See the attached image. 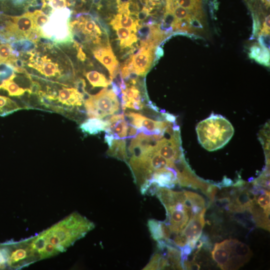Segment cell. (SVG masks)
Here are the masks:
<instances>
[{"label": "cell", "instance_id": "obj_1", "mask_svg": "<svg viewBox=\"0 0 270 270\" xmlns=\"http://www.w3.org/2000/svg\"><path fill=\"white\" fill-rule=\"evenodd\" d=\"M64 218L37 236L28 239L32 249L40 260L66 250L87 233L70 227Z\"/></svg>", "mask_w": 270, "mask_h": 270}, {"label": "cell", "instance_id": "obj_2", "mask_svg": "<svg viewBox=\"0 0 270 270\" xmlns=\"http://www.w3.org/2000/svg\"><path fill=\"white\" fill-rule=\"evenodd\" d=\"M200 144L208 151L224 146L231 139L234 129L230 122L220 115L212 114L201 121L196 128Z\"/></svg>", "mask_w": 270, "mask_h": 270}, {"label": "cell", "instance_id": "obj_3", "mask_svg": "<svg viewBox=\"0 0 270 270\" xmlns=\"http://www.w3.org/2000/svg\"><path fill=\"white\" fill-rule=\"evenodd\" d=\"M71 11L68 8L54 10L48 22L40 28L41 36L56 44H66L73 41L70 28Z\"/></svg>", "mask_w": 270, "mask_h": 270}, {"label": "cell", "instance_id": "obj_4", "mask_svg": "<svg viewBox=\"0 0 270 270\" xmlns=\"http://www.w3.org/2000/svg\"><path fill=\"white\" fill-rule=\"evenodd\" d=\"M84 106L89 118H102L117 112L120 103L112 89L106 88L94 95L88 94Z\"/></svg>", "mask_w": 270, "mask_h": 270}, {"label": "cell", "instance_id": "obj_5", "mask_svg": "<svg viewBox=\"0 0 270 270\" xmlns=\"http://www.w3.org/2000/svg\"><path fill=\"white\" fill-rule=\"evenodd\" d=\"M74 44H100L102 32L95 21L88 14L80 15L77 20L69 23Z\"/></svg>", "mask_w": 270, "mask_h": 270}, {"label": "cell", "instance_id": "obj_6", "mask_svg": "<svg viewBox=\"0 0 270 270\" xmlns=\"http://www.w3.org/2000/svg\"><path fill=\"white\" fill-rule=\"evenodd\" d=\"M5 26L0 34L6 42H12L22 38L28 39L30 34L36 30L32 18V12L18 16L6 15Z\"/></svg>", "mask_w": 270, "mask_h": 270}, {"label": "cell", "instance_id": "obj_7", "mask_svg": "<svg viewBox=\"0 0 270 270\" xmlns=\"http://www.w3.org/2000/svg\"><path fill=\"white\" fill-rule=\"evenodd\" d=\"M156 47L142 46L140 50L121 66V77L129 78L132 74L145 76L151 68Z\"/></svg>", "mask_w": 270, "mask_h": 270}, {"label": "cell", "instance_id": "obj_8", "mask_svg": "<svg viewBox=\"0 0 270 270\" xmlns=\"http://www.w3.org/2000/svg\"><path fill=\"white\" fill-rule=\"evenodd\" d=\"M4 244L8 253L7 267L10 268L20 269L39 260L38 256L32 250L27 240L18 242H8Z\"/></svg>", "mask_w": 270, "mask_h": 270}, {"label": "cell", "instance_id": "obj_9", "mask_svg": "<svg viewBox=\"0 0 270 270\" xmlns=\"http://www.w3.org/2000/svg\"><path fill=\"white\" fill-rule=\"evenodd\" d=\"M228 254V270H238L248 262L252 254L249 246L236 239L222 242Z\"/></svg>", "mask_w": 270, "mask_h": 270}, {"label": "cell", "instance_id": "obj_10", "mask_svg": "<svg viewBox=\"0 0 270 270\" xmlns=\"http://www.w3.org/2000/svg\"><path fill=\"white\" fill-rule=\"evenodd\" d=\"M165 209L166 219L164 222L168 225L172 232L174 234L182 232L191 218V206L184 204H178Z\"/></svg>", "mask_w": 270, "mask_h": 270}, {"label": "cell", "instance_id": "obj_11", "mask_svg": "<svg viewBox=\"0 0 270 270\" xmlns=\"http://www.w3.org/2000/svg\"><path fill=\"white\" fill-rule=\"evenodd\" d=\"M126 116L130 119V124L146 134H160L166 131V128L173 123L167 120L156 121L150 119L140 114L128 112Z\"/></svg>", "mask_w": 270, "mask_h": 270}, {"label": "cell", "instance_id": "obj_12", "mask_svg": "<svg viewBox=\"0 0 270 270\" xmlns=\"http://www.w3.org/2000/svg\"><path fill=\"white\" fill-rule=\"evenodd\" d=\"M206 208L198 214L191 216L188 222L182 232L188 240L187 244L192 250L194 249L196 242L202 234V230L205 224L204 214Z\"/></svg>", "mask_w": 270, "mask_h": 270}, {"label": "cell", "instance_id": "obj_13", "mask_svg": "<svg viewBox=\"0 0 270 270\" xmlns=\"http://www.w3.org/2000/svg\"><path fill=\"white\" fill-rule=\"evenodd\" d=\"M34 52L29 58L28 66L34 68L46 77L58 76L61 74V70L58 64L53 62L46 56L39 58Z\"/></svg>", "mask_w": 270, "mask_h": 270}, {"label": "cell", "instance_id": "obj_14", "mask_svg": "<svg viewBox=\"0 0 270 270\" xmlns=\"http://www.w3.org/2000/svg\"><path fill=\"white\" fill-rule=\"evenodd\" d=\"M138 29L140 46L156 47L164 38V32L158 25L140 26Z\"/></svg>", "mask_w": 270, "mask_h": 270}, {"label": "cell", "instance_id": "obj_15", "mask_svg": "<svg viewBox=\"0 0 270 270\" xmlns=\"http://www.w3.org/2000/svg\"><path fill=\"white\" fill-rule=\"evenodd\" d=\"M92 53L94 57L108 69L112 80L116 74L118 63L110 46L108 44L96 47Z\"/></svg>", "mask_w": 270, "mask_h": 270}, {"label": "cell", "instance_id": "obj_16", "mask_svg": "<svg viewBox=\"0 0 270 270\" xmlns=\"http://www.w3.org/2000/svg\"><path fill=\"white\" fill-rule=\"evenodd\" d=\"M84 95L74 88H62L58 90L56 100L68 106H81L84 102Z\"/></svg>", "mask_w": 270, "mask_h": 270}, {"label": "cell", "instance_id": "obj_17", "mask_svg": "<svg viewBox=\"0 0 270 270\" xmlns=\"http://www.w3.org/2000/svg\"><path fill=\"white\" fill-rule=\"evenodd\" d=\"M105 120L108 124L105 131L112 134L115 139L124 138L127 136L128 123L123 114L112 115Z\"/></svg>", "mask_w": 270, "mask_h": 270}, {"label": "cell", "instance_id": "obj_18", "mask_svg": "<svg viewBox=\"0 0 270 270\" xmlns=\"http://www.w3.org/2000/svg\"><path fill=\"white\" fill-rule=\"evenodd\" d=\"M150 182L154 183L162 188H173L176 184H178L176 171L170 168L155 171Z\"/></svg>", "mask_w": 270, "mask_h": 270}, {"label": "cell", "instance_id": "obj_19", "mask_svg": "<svg viewBox=\"0 0 270 270\" xmlns=\"http://www.w3.org/2000/svg\"><path fill=\"white\" fill-rule=\"evenodd\" d=\"M248 210L252 214L256 226L270 231V214L260 207L253 199Z\"/></svg>", "mask_w": 270, "mask_h": 270}, {"label": "cell", "instance_id": "obj_20", "mask_svg": "<svg viewBox=\"0 0 270 270\" xmlns=\"http://www.w3.org/2000/svg\"><path fill=\"white\" fill-rule=\"evenodd\" d=\"M108 122L100 118H90L86 120L80 126L81 130L90 135H95L105 131L108 127Z\"/></svg>", "mask_w": 270, "mask_h": 270}, {"label": "cell", "instance_id": "obj_21", "mask_svg": "<svg viewBox=\"0 0 270 270\" xmlns=\"http://www.w3.org/2000/svg\"><path fill=\"white\" fill-rule=\"evenodd\" d=\"M107 154L112 157L128 162V156L126 148V143L123 139H114L107 151Z\"/></svg>", "mask_w": 270, "mask_h": 270}, {"label": "cell", "instance_id": "obj_22", "mask_svg": "<svg viewBox=\"0 0 270 270\" xmlns=\"http://www.w3.org/2000/svg\"><path fill=\"white\" fill-rule=\"evenodd\" d=\"M110 24L114 29L118 27L126 28L136 33L138 27L140 26L137 19L134 20L129 16L122 14H117L111 20Z\"/></svg>", "mask_w": 270, "mask_h": 270}, {"label": "cell", "instance_id": "obj_23", "mask_svg": "<svg viewBox=\"0 0 270 270\" xmlns=\"http://www.w3.org/2000/svg\"><path fill=\"white\" fill-rule=\"evenodd\" d=\"M175 3L188 10L194 16L201 20L204 14L202 8V0H174Z\"/></svg>", "mask_w": 270, "mask_h": 270}, {"label": "cell", "instance_id": "obj_24", "mask_svg": "<svg viewBox=\"0 0 270 270\" xmlns=\"http://www.w3.org/2000/svg\"><path fill=\"white\" fill-rule=\"evenodd\" d=\"M248 56L259 64L269 66L270 50L262 48L259 44H253L250 48Z\"/></svg>", "mask_w": 270, "mask_h": 270}, {"label": "cell", "instance_id": "obj_25", "mask_svg": "<svg viewBox=\"0 0 270 270\" xmlns=\"http://www.w3.org/2000/svg\"><path fill=\"white\" fill-rule=\"evenodd\" d=\"M184 192L191 206L192 216L200 213L206 208L205 200L202 196L190 191L184 190Z\"/></svg>", "mask_w": 270, "mask_h": 270}, {"label": "cell", "instance_id": "obj_26", "mask_svg": "<svg viewBox=\"0 0 270 270\" xmlns=\"http://www.w3.org/2000/svg\"><path fill=\"white\" fill-rule=\"evenodd\" d=\"M114 30L116 31V34L120 40V46L122 48L131 47L138 40L136 35L126 28L118 27Z\"/></svg>", "mask_w": 270, "mask_h": 270}, {"label": "cell", "instance_id": "obj_27", "mask_svg": "<svg viewBox=\"0 0 270 270\" xmlns=\"http://www.w3.org/2000/svg\"><path fill=\"white\" fill-rule=\"evenodd\" d=\"M84 76L93 88H106L111 84V80H108L104 74L96 70L84 72Z\"/></svg>", "mask_w": 270, "mask_h": 270}, {"label": "cell", "instance_id": "obj_28", "mask_svg": "<svg viewBox=\"0 0 270 270\" xmlns=\"http://www.w3.org/2000/svg\"><path fill=\"white\" fill-rule=\"evenodd\" d=\"M10 45L12 49L21 54H29L34 51L36 48V44L32 41L27 39L22 38L10 42Z\"/></svg>", "mask_w": 270, "mask_h": 270}, {"label": "cell", "instance_id": "obj_29", "mask_svg": "<svg viewBox=\"0 0 270 270\" xmlns=\"http://www.w3.org/2000/svg\"><path fill=\"white\" fill-rule=\"evenodd\" d=\"M18 109L14 102L6 96H0V116L8 115Z\"/></svg>", "mask_w": 270, "mask_h": 270}, {"label": "cell", "instance_id": "obj_30", "mask_svg": "<svg viewBox=\"0 0 270 270\" xmlns=\"http://www.w3.org/2000/svg\"><path fill=\"white\" fill-rule=\"evenodd\" d=\"M16 76L14 70L11 65L0 63V89L6 81L13 80Z\"/></svg>", "mask_w": 270, "mask_h": 270}, {"label": "cell", "instance_id": "obj_31", "mask_svg": "<svg viewBox=\"0 0 270 270\" xmlns=\"http://www.w3.org/2000/svg\"><path fill=\"white\" fill-rule=\"evenodd\" d=\"M1 89L6 90L8 95L12 96H22L27 91V88H20L12 80L6 81Z\"/></svg>", "mask_w": 270, "mask_h": 270}, {"label": "cell", "instance_id": "obj_32", "mask_svg": "<svg viewBox=\"0 0 270 270\" xmlns=\"http://www.w3.org/2000/svg\"><path fill=\"white\" fill-rule=\"evenodd\" d=\"M148 226L152 238L156 241L163 240L160 221L151 219L148 222Z\"/></svg>", "mask_w": 270, "mask_h": 270}, {"label": "cell", "instance_id": "obj_33", "mask_svg": "<svg viewBox=\"0 0 270 270\" xmlns=\"http://www.w3.org/2000/svg\"><path fill=\"white\" fill-rule=\"evenodd\" d=\"M14 57L10 44L0 43V63L10 64Z\"/></svg>", "mask_w": 270, "mask_h": 270}, {"label": "cell", "instance_id": "obj_34", "mask_svg": "<svg viewBox=\"0 0 270 270\" xmlns=\"http://www.w3.org/2000/svg\"><path fill=\"white\" fill-rule=\"evenodd\" d=\"M32 18L35 29L40 32V28L48 22L49 16L41 10H36L32 12Z\"/></svg>", "mask_w": 270, "mask_h": 270}, {"label": "cell", "instance_id": "obj_35", "mask_svg": "<svg viewBox=\"0 0 270 270\" xmlns=\"http://www.w3.org/2000/svg\"><path fill=\"white\" fill-rule=\"evenodd\" d=\"M162 255L159 252L154 253L152 256L150 262L144 267V270H160V260Z\"/></svg>", "mask_w": 270, "mask_h": 270}, {"label": "cell", "instance_id": "obj_36", "mask_svg": "<svg viewBox=\"0 0 270 270\" xmlns=\"http://www.w3.org/2000/svg\"><path fill=\"white\" fill-rule=\"evenodd\" d=\"M52 11L58 9L66 8L68 6L67 0H42Z\"/></svg>", "mask_w": 270, "mask_h": 270}, {"label": "cell", "instance_id": "obj_37", "mask_svg": "<svg viewBox=\"0 0 270 270\" xmlns=\"http://www.w3.org/2000/svg\"><path fill=\"white\" fill-rule=\"evenodd\" d=\"M8 254L6 248L4 244H0V270L7 268Z\"/></svg>", "mask_w": 270, "mask_h": 270}, {"label": "cell", "instance_id": "obj_38", "mask_svg": "<svg viewBox=\"0 0 270 270\" xmlns=\"http://www.w3.org/2000/svg\"><path fill=\"white\" fill-rule=\"evenodd\" d=\"M258 41L260 46L270 50V34L260 32Z\"/></svg>", "mask_w": 270, "mask_h": 270}, {"label": "cell", "instance_id": "obj_39", "mask_svg": "<svg viewBox=\"0 0 270 270\" xmlns=\"http://www.w3.org/2000/svg\"><path fill=\"white\" fill-rule=\"evenodd\" d=\"M40 89V85L38 82L32 80L30 87L29 88H27L26 92L30 94H38Z\"/></svg>", "mask_w": 270, "mask_h": 270}, {"label": "cell", "instance_id": "obj_40", "mask_svg": "<svg viewBox=\"0 0 270 270\" xmlns=\"http://www.w3.org/2000/svg\"><path fill=\"white\" fill-rule=\"evenodd\" d=\"M260 32L270 34V15L268 16L265 18L263 24V26Z\"/></svg>", "mask_w": 270, "mask_h": 270}, {"label": "cell", "instance_id": "obj_41", "mask_svg": "<svg viewBox=\"0 0 270 270\" xmlns=\"http://www.w3.org/2000/svg\"><path fill=\"white\" fill-rule=\"evenodd\" d=\"M128 129V137L129 138L136 136L138 134V132H139L138 130L136 128H135L132 125V126H129Z\"/></svg>", "mask_w": 270, "mask_h": 270}, {"label": "cell", "instance_id": "obj_42", "mask_svg": "<svg viewBox=\"0 0 270 270\" xmlns=\"http://www.w3.org/2000/svg\"><path fill=\"white\" fill-rule=\"evenodd\" d=\"M104 138L105 142L107 143L108 146H110L111 145L114 139V138L112 134L106 132Z\"/></svg>", "mask_w": 270, "mask_h": 270}, {"label": "cell", "instance_id": "obj_43", "mask_svg": "<svg viewBox=\"0 0 270 270\" xmlns=\"http://www.w3.org/2000/svg\"><path fill=\"white\" fill-rule=\"evenodd\" d=\"M164 0H148V2L150 4V7L152 8L155 6H159L163 3Z\"/></svg>", "mask_w": 270, "mask_h": 270}, {"label": "cell", "instance_id": "obj_44", "mask_svg": "<svg viewBox=\"0 0 270 270\" xmlns=\"http://www.w3.org/2000/svg\"><path fill=\"white\" fill-rule=\"evenodd\" d=\"M2 36L0 34V40H1V39H2Z\"/></svg>", "mask_w": 270, "mask_h": 270}]
</instances>
